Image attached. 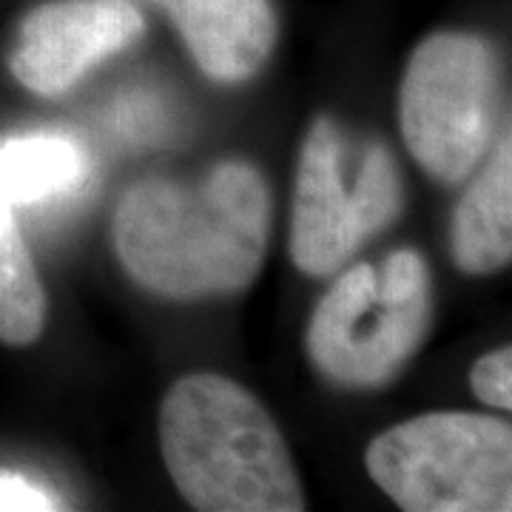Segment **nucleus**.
<instances>
[{"instance_id": "1", "label": "nucleus", "mask_w": 512, "mask_h": 512, "mask_svg": "<svg viewBox=\"0 0 512 512\" xmlns=\"http://www.w3.org/2000/svg\"><path fill=\"white\" fill-rule=\"evenodd\" d=\"M111 234L148 293L180 302L239 293L268 254L271 191L248 163L214 165L200 183L151 177L123 194Z\"/></svg>"}, {"instance_id": "2", "label": "nucleus", "mask_w": 512, "mask_h": 512, "mask_svg": "<svg viewBox=\"0 0 512 512\" xmlns=\"http://www.w3.org/2000/svg\"><path fill=\"white\" fill-rule=\"evenodd\" d=\"M160 447L168 476L202 512H302L291 450L251 390L191 373L165 393Z\"/></svg>"}, {"instance_id": "3", "label": "nucleus", "mask_w": 512, "mask_h": 512, "mask_svg": "<svg viewBox=\"0 0 512 512\" xmlns=\"http://www.w3.org/2000/svg\"><path fill=\"white\" fill-rule=\"evenodd\" d=\"M370 478L407 512L512 510V427L481 413H427L370 441Z\"/></svg>"}, {"instance_id": "4", "label": "nucleus", "mask_w": 512, "mask_h": 512, "mask_svg": "<svg viewBox=\"0 0 512 512\" xmlns=\"http://www.w3.org/2000/svg\"><path fill=\"white\" fill-rule=\"evenodd\" d=\"M501 69L478 35L439 32L421 40L404 69L399 123L421 171L441 185L464 183L493 151Z\"/></svg>"}, {"instance_id": "5", "label": "nucleus", "mask_w": 512, "mask_h": 512, "mask_svg": "<svg viewBox=\"0 0 512 512\" xmlns=\"http://www.w3.org/2000/svg\"><path fill=\"white\" fill-rule=\"evenodd\" d=\"M433 291L393 302L370 265H353L316 305L308 328L313 367L330 384L370 390L393 382L427 339Z\"/></svg>"}, {"instance_id": "6", "label": "nucleus", "mask_w": 512, "mask_h": 512, "mask_svg": "<svg viewBox=\"0 0 512 512\" xmlns=\"http://www.w3.org/2000/svg\"><path fill=\"white\" fill-rule=\"evenodd\" d=\"M143 29L146 20L131 0H52L23 18L9 66L29 92L57 97L128 49Z\"/></svg>"}, {"instance_id": "7", "label": "nucleus", "mask_w": 512, "mask_h": 512, "mask_svg": "<svg viewBox=\"0 0 512 512\" xmlns=\"http://www.w3.org/2000/svg\"><path fill=\"white\" fill-rule=\"evenodd\" d=\"M367 239L353 188L345 183V140L339 137L333 120L316 117L296 171L293 265L308 276L336 274Z\"/></svg>"}, {"instance_id": "8", "label": "nucleus", "mask_w": 512, "mask_h": 512, "mask_svg": "<svg viewBox=\"0 0 512 512\" xmlns=\"http://www.w3.org/2000/svg\"><path fill=\"white\" fill-rule=\"evenodd\" d=\"M163 9L211 80H248L274 52L271 0H168Z\"/></svg>"}, {"instance_id": "9", "label": "nucleus", "mask_w": 512, "mask_h": 512, "mask_svg": "<svg viewBox=\"0 0 512 512\" xmlns=\"http://www.w3.org/2000/svg\"><path fill=\"white\" fill-rule=\"evenodd\" d=\"M453 259L470 276L507 268L512 259V143L504 134L453 214Z\"/></svg>"}, {"instance_id": "10", "label": "nucleus", "mask_w": 512, "mask_h": 512, "mask_svg": "<svg viewBox=\"0 0 512 512\" xmlns=\"http://www.w3.org/2000/svg\"><path fill=\"white\" fill-rule=\"evenodd\" d=\"M92 171L86 146L69 134L37 131L0 143V197L15 211L74 197Z\"/></svg>"}, {"instance_id": "11", "label": "nucleus", "mask_w": 512, "mask_h": 512, "mask_svg": "<svg viewBox=\"0 0 512 512\" xmlns=\"http://www.w3.org/2000/svg\"><path fill=\"white\" fill-rule=\"evenodd\" d=\"M46 313V291L15 208L0 197V342L9 348L35 345L46 328Z\"/></svg>"}, {"instance_id": "12", "label": "nucleus", "mask_w": 512, "mask_h": 512, "mask_svg": "<svg viewBox=\"0 0 512 512\" xmlns=\"http://www.w3.org/2000/svg\"><path fill=\"white\" fill-rule=\"evenodd\" d=\"M350 188H353V197H356L359 214L365 220L370 237L382 234L384 228H390L393 220L402 214V177H399V168H396L390 148L382 146V143L367 146L359 174H356V183Z\"/></svg>"}, {"instance_id": "13", "label": "nucleus", "mask_w": 512, "mask_h": 512, "mask_svg": "<svg viewBox=\"0 0 512 512\" xmlns=\"http://www.w3.org/2000/svg\"><path fill=\"white\" fill-rule=\"evenodd\" d=\"M473 393L495 410L512 407V348H498L481 356L470 370Z\"/></svg>"}, {"instance_id": "14", "label": "nucleus", "mask_w": 512, "mask_h": 512, "mask_svg": "<svg viewBox=\"0 0 512 512\" xmlns=\"http://www.w3.org/2000/svg\"><path fill=\"white\" fill-rule=\"evenodd\" d=\"M60 507V498L49 487L18 473H0V512H43Z\"/></svg>"}, {"instance_id": "15", "label": "nucleus", "mask_w": 512, "mask_h": 512, "mask_svg": "<svg viewBox=\"0 0 512 512\" xmlns=\"http://www.w3.org/2000/svg\"><path fill=\"white\" fill-rule=\"evenodd\" d=\"M146 3H154V6H165L168 0H146Z\"/></svg>"}]
</instances>
